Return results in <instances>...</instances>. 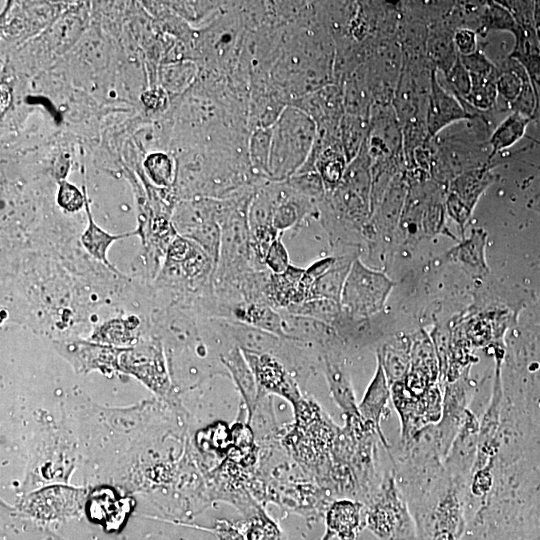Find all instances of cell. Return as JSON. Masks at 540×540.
Instances as JSON below:
<instances>
[{"label": "cell", "mask_w": 540, "mask_h": 540, "mask_svg": "<svg viewBox=\"0 0 540 540\" xmlns=\"http://www.w3.org/2000/svg\"><path fill=\"white\" fill-rule=\"evenodd\" d=\"M468 484L443 470L403 494L414 520L417 540H461L467 526Z\"/></svg>", "instance_id": "6da1fadb"}, {"label": "cell", "mask_w": 540, "mask_h": 540, "mask_svg": "<svg viewBox=\"0 0 540 540\" xmlns=\"http://www.w3.org/2000/svg\"><path fill=\"white\" fill-rule=\"evenodd\" d=\"M317 139V126L303 110L287 105L272 126L269 178L289 180L307 162Z\"/></svg>", "instance_id": "7a4b0ae2"}, {"label": "cell", "mask_w": 540, "mask_h": 540, "mask_svg": "<svg viewBox=\"0 0 540 540\" xmlns=\"http://www.w3.org/2000/svg\"><path fill=\"white\" fill-rule=\"evenodd\" d=\"M365 509L366 526L379 540H417L414 520L394 471L384 474Z\"/></svg>", "instance_id": "3957f363"}, {"label": "cell", "mask_w": 540, "mask_h": 540, "mask_svg": "<svg viewBox=\"0 0 540 540\" xmlns=\"http://www.w3.org/2000/svg\"><path fill=\"white\" fill-rule=\"evenodd\" d=\"M118 371L135 377L163 400L174 401L164 349L158 337H144L134 346L121 348Z\"/></svg>", "instance_id": "277c9868"}, {"label": "cell", "mask_w": 540, "mask_h": 540, "mask_svg": "<svg viewBox=\"0 0 540 540\" xmlns=\"http://www.w3.org/2000/svg\"><path fill=\"white\" fill-rule=\"evenodd\" d=\"M393 286L384 273L369 269L356 258L343 286L341 308L359 316L371 315L383 307Z\"/></svg>", "instance_id": "5b68a950"}, {"label": "cell", "mask_w": 540, "mask_h": 540, "mask_svg": "<svg viewBox=\"0 0 540 540\" xmlns=\"http://www.w3.org/2000/svg\"><path fill=\"white\" fill-rule=\"evenodd\" d=\"M242 352L254 374L260 400L275 394L285 398L293 407L301 401L303 396L297 383L275 357L269 353Z\"/></svg>", "instance_id": "8992f818"}, {"label": "cell", "mask_w": 540, "mask_h": 540, "mask_svg": "<svg viewBox=\"0 0 540 540\" xmlns=\"http://www.w3.org/2000/svg\"><path fill=\"white\" fill-rule=\"evenodd\" d=\"M54 346L77 373L85 374L91 371H100L105 375L119 373L118 358L121 351L119 347L79 338L59 340L54 342Z\"/></svg>", "instance_id": "52a82bcc"}, {"label": "cell", "mask_w": 540, "mask_h": 540, "mask_svg": "<svg viewBox=\"0 0 540 540\" xmlns=\"http://www.w3.org/2000/svg\"><path fill=\"white\" fill-rule=\"evenodd\" d=\"M468 370H465L455 381L446 384L442 398L441 418L434 425L444 458L459 432L469 409L468 403L471 394V383L468 378Z\"/></svg>", "instance_id": "ba28073f"}, {"label": "cell", "mask_w": 540, "mask_h": 540, "mask_svg": "<svg viewBox=\"0 0 540 540\" xmlns=\"http://www.w3.org/2000/svg\"><path fill=\"white\" fill-rule=\"evenodd\" d=\"M470 118H472V114L463 106L457 96L446 91L437 77V71L432 70L425 116L428 138L436 136L454 122Z\"/></svg>", "instance_id": "9c48e42d"}, {"label": "cell", "mask_w": 540, "mask_h": 540, "mask_svg": "<svg viewBox=\"0 0 540 540\" xmlns=\"http://www.w3.org/2000/svg\"><path fill=\"white\" fill-rule=\"evenodd\" d=\"M478 434L479 420L468 409L465 420L443 461L444 467L450 476L467 484H469L477 455Z\"/></svg>", "instance_id": "30bf717a"}, {"label": "cell", "mask_w": 540, "mask_h": 540, "mask_svg": "<svg viewBox=\"0 0 540 540\" xmlns=\"http://www.w3.org/2000/svg\"><path fill=\"white\" fill-rule=\"evenodd\" d=\"M85 492L65 486L42 489L23 502V510L32 516L54 519L69 516L81 507Z\"/></svg>", "instance_id": "8fae6325"}, {"label": "cell", "mask_w": 540, "mask_h": 540, "mask_svg": "<svg viewBox=\"0 0 540 540\" xmlns=\"http://www.w3.org/2000/svg\"><path fill=\"white\" fill-rule=\"evenodd\" d=\"M391 390L385 372L377 359L375 374L367 387L365 394L358 404V411L364 422L371 424L384 447L389 450V444L382 432L381 422L387 418L390 411L388 402Z\"/></svg>", "instance_id": "7c38bea8"}, {"label": "cell", "mask_w": 540, "mask_h": 540, "mask_svg": "<svg viewBox=\"0 0 540 540\" xmlns=\"http://www.w3.org/2000/svg\"><path fill=\"white\" fill-rule=\"evenodd\" d=\"M143 325L135 314H119L109 317L92 328L89 340L119 348L136 345L144 337Z\"/></svg>", "instance_id": "4fadbf2b"}, {"label": "cell", "mask_w": 540, "mask_h": 540, "mask_svg": "<svg viewBox=\"0 0 540 540\" xmlns=\"http://www.w3.org/2000/svg\"><path fill=\"white\" fill-rule=\"evenodd\" d=\"M328 531L339 540H355L366 526L365 504L359 500L341 499L334 501L326 512Z\"/></svg>", "instance_id": "5bb4252c"}, {"label": "cell", "mask_w": 540, "mask_h": 540, "mask_svg": "<svg viewBox=\"0 0 540 540\" xmlns=\"http://www.w3.org/2000/svg\"><path fill=\"white\" fill-rule=\"evenodd\" d=\"M84 208L87 216V226L80 237L83 248L94 260L103 264L110 272L122 276L108 259L109 248L115 241L131 236H138V230L120 234L109 233L95 222L90 209L88 195H86Z\"/></svg>", "instance_id": "9a60e30c"}, {"label": "cell", "mask_w": 540, "mask_h": 540, "mask_svg": "<svg viewBox=\"0 0 540 540\" xmlns=\"http://www.w3.org/2000/svg\"><path fill=\"white\" fill-rule=\"evenodd\" d=\"M221 361L229 370L243 397L248 413V423H250L257 405L260 402L258 388L252 369L246 361L240 347L231 349L226 355L221 357Z\"/></svg>", "instance_id": "2e32d148"}, {"label": "cell", "mask_w": 540, "mask_h": 540, "mask_svg": "<svg viewBox=\"0 0 540 540\" xmlns=\"http://www.w3.org/2000/svg\"><path fill=\"white\" fill-rule=\"evenodd\" d=\"M531 80L525 68L515 59L508 57L504 68H498L496 87L500 96L511 108L526 88L531 86Z\"/></svg>", "instance_id": "e0dca14e"}, {"label": "cell", "mask_w": 540, "mask_h": 540, "mask_svg": "<svg viewBox=\"0 0 540 540\" xmlns=\"http://www.w3.org/2000/svg\"><path fill=\"white\" fill-rule=\"evenodd\" d=\"M325 376L331 394L346 417L360 416L352 384L347 373L329 359L325 360Z\"/></svg>", "instance_id": "ac0fdd59"}, {"label": "cell", "mask_w": 540, "mask_h": 540, "mask_svg": "<svg viewBox=\"0 0 540 540\" xmlns=\"http://www.w3.org/2000/svg\"><path fill=\"white\" fill-rule=\"evenodd\" d=\"M352 262L348 258H335L332 266L314 283L309 300L329 299L340 303L343 286Z\"/></svg>", "instance_id": "d6986e66"}, {"label": "cell", "mask_w": 540, "mask_h": 540, "mask_svg": "<svg viewBox=\"0 0 540 540\" xmlns=\"http://www.w3.org/2000/svg\"><path fill=\"white\" fill-rule=\"evenodd\" d=\"M494 179V174L487 167L472 169L463 172L452 182L450 192L456 194L473 210L480 195Z\"/></svg>", "instance_id": "ffe728a7"}, {"label": "cell", "mask_w": 540, "mask_h": 540, "mask_svg": "<svg viewBox=\"0 0 540 540\" xmlns=\"http://www.w3.org/2000/svg\"><path fill=\"white\" fill-rule=\"evenodd\" d=\"M235 315L245 324L271 333L277 337L290 338L284 329L283 318L269 306L251 303L236 307Z\"/></svg>", "instance_id": "44dd1931"}, {"label": "cell", "mask_w": 540, "mask_h": 540, "mask_svg": "<svg viewBox=\"0 0 540 540\" xmlns=\"http://www.w3.org/2000/svg\"><path fill=\"white\" fill-rule=\"evenodd\" d=\"M411 346L405 341L385 344L377 352L389 385L402 382L410 368Z\"/></svg>", "instance_id": "7402d4cb"}, {"label": "cell", "mask_w": 540, "mask_h": 540, "mask_svg": "<svg viewBox=\"0 0 540 540\" xmlns=\"http://www.w3.org/2000/svg\"><path fill=\"white\" fill-rule=\"evenodd\" d=\"M486 234L482 230H473L469 239L453 248L448 258L461 263L472 274H482L488 269L484 259Z\"/></svg>", "instance_id": "603a6c76"}, {"label": "cell", "mask_w": 540, "mask_h": 540, "mask_svg": "<svg viewBox=\"0 0 540 540\" xmlns=\"http://www.w3.org/2000/svg\"><path fill=\"white\" fill-rule=\"evenodd\" d=\"M305 269L292 264L282 273H272L268 283V295L278 307L294 304L299 282Z\"/></svg>", "instance_id": "cb8c5ba5"}, {"label": "cell", "mask_w": 540, "mask_h": 540, "mask_svg": "<svg viewBox=\"0 0 540 540\" xmlns=\"http://www.w3.org/2000/svg\"><path fill=\"white\" fill-rule=\"evenodd\" d=\"M531 121L530 118L517 112H512L493 131L489 138L491 153L489 158H493L498 152L513 146L525 134L526 128Z\"/></svg>", "instance_id": "d4e9b609"}, {"label": "cell", "mask_w": 540, "mask_h": 540, "mask_svg": "<svg viewBox=\"0 0 540 540\" xmlns=\"http://www.w3.org/2000/svg\"><path fill=\"white\" fill-rule=\"evenodd\" d=\"M497 75L498 71L487 75H470L471 89L464 101L478 110L492 108L498 97Z\"/></svg>", "instance_id": "484cf974"}, {"label": "cell", "mask_w": 540, "mask_h": 540, "mask_svg": "<svg viewBox=\"0 0 540 540\" xmlns=\"http://www.w3.org/2000/svg\"><path fill=\"white\" fill-rule=\"evenodd\" d=\"M272 126L252 131L248 140V159L251 166L260 174L269 177V156Z\"/></svg>", "instance_id": "4316f807"}, {"label": "cell", "mask_w": 540, "mask_h": 540, "mask_svg": "<svg viewBox=\"0 0 540 540\" xmlns=\"http://www.w3.org/2000/svg\"><path fill=\"white\" fill-rule=\"evenodd\" d=\"M340 309V303L329 299H311L287 307L292 315L312 318L323 323L333 320Z\"/></svg>", "instance_id": "83f0119b"}, {"label": "cell", "mask_w": 540, "mask_h": 540, "mask_svg": "<svg viewBox=\"0 0 540 540\" xmlns=\"http://www.w3.org/2000/svg\"><path fill=\"white\" fill-rule=\"evenodd\" d=\"M428 54L437 68L446 75L459 57L453 36L439 33L428 42Z\"/></svg>", "instance_id": "f1b7e54d"}, {"label": "cell", "mask_w": 540, "mask_h": 540, "mask_svg": "<svg viewBox=\"0 0 540 540\" xmlns=\"http://www.w3.org/2000/svg\"><path fill=\"white\" fill-rule=\"evenodd\" d=\"M144 169L150 181L161 188L170 187L175 171L172 159L163 152L150 153L144 160Z\"/></svg>", "instance_id": "f546056e"}, {"label": "cell", "mask_w": 540, "mask_h": 540, "mask_svg": "<svg viewBox=\"0 0 540 540\" xmlns=\"http://www.w3.org/2000/svg\"><path fill=\"white\" fill-rule=\"evenodd\" d=\"M482 29L489 31H505L512 35L518 29L517 23L510 11L499 1L488 2L486 12L483 17Z\"/></svg>", "instance_id": "4dcf8cb0"}, {"label": "cell", "mask_w": 540, "mask_h": 540, "mask_svg": "<svg viewBox=\"0 0 540 540\" xmlns=\"http://www.w3.org/2000/svg\"><path fill=\"white\" fill-rule=\"evenodd\" d=\"M305 199L292 198V195L280 201L274 209L272 225L279 231L289 229L296 224L302 217V211L306 208L301 207L300 203Z\"/></svg>", "instance_id": "1f68e13d"}, {"label": "cell", "mask_w": 540, "mask_h": 540, "mask_svg": "<svg viewBox=\"0 0 540 540\" xmlns=\"http://www.w3.org/2000/svg\"><path fill=\"white\" fill-rule=\"evenodd\" d=\"M245 540H282V533L277 524L259 510L247 523Z\"/></svg>", "instance_id": "d6a6232c"}, {"label": "cell", "mask_w": 540, "mask_h": 540, "mask_svg": "<svg viewBox=\"0 0 540 540\" xmlns=\"http://www.w3.org/2000/svg\"><path fill=\"white\" fill-rule=\"evenodd\" d=\"M86 186L82 190L67 180L58 183L56 201L61 209L69 213L80 211L86 200Z\"/></svg>", "instance_id": "836d02e7"}, {"label": "cell", "mask_w": 540, "mask_h": 540, "mask_svg": "<svg viewBox=\"0 0 540 540\" xmlns=\"http://www.w3.org/2000/svg\"><path fill=\"white\" fill-rule=\"evenodd\" d=\"M445 77L459 99H464L468 95L471 89V77L462 64L460 57H458Z\"/></svg>", "instance_id": "e575fe53"}, {"label": "cell", "mask_w": 540, "mask_h": 540, "mask_svg": "<svg viewBox=\"0 0 540 540\" xmlns=\"http://www.w3.org/2000/svg\"><path fill=\"white\" fill-rule=\"evenodd\" d=\"M264 263L274 274L282 273L290 266L289 255L281 240V234L270 246Z\"/></svg>", "instance_id": "d590c367"}, {"label": "cell", "mask_w": 540, "mask_h": 540, "mask_svg": "<svg viewBox=\"0 0 540 540\" xmlns=\"http://www.w3.org/2000/svg\"><path fill=\"white\" fill-rule=\"evenodd\" d=\"M459 57L470 75H487L498 71L495 64L479 50L467 56L459 55Z\"/></svg>", "instance_id": "8d00e7d4"}, {"label": "cell", "mask_w": 540, "mask_h": 540, "mask_svg": "<svg viewBox=\"0 0 540 540\" xmlns=\"http://www.w3.org/2000/svg\"><path fill=\"white\" fill-rule=\"evenodd\" d=\"M453 41L460 56H467L478 50L477 33L472 29L460 28L456 30Z\"/></svg>", "instance_id": "74e56055"}, {"label": "cell", "mask_w": 540, "mask_h": 540, "mask_svg": "<svg viewBox=\"0 0 540 540\" xmlns=\"http://www.w3.org/2000/svg\"><path fill=\"white\" fill-rule=\"evenodd\" d=\"M448 214L463 227L472 210L454 193L450 192L446 201Z\"/></svg>", "instance_id": "f35d334b"}, {"label": "cell", "mask_w": 540, "mask_h": 540, "mask_svg": "<svg viewBox=\"0 0 540 540\" xmlns=\"http://www.w3.org/2000/svg\"><path fill=\"white\" fill-rule=\"evenodd\" d=\"M165 101H166V95L159 88L147 90L142 95V102L149 109L161 108L165 104Z\"/></svg>", "instance_id": "ab89813d"}, {"label": "cell", "mask_w": 540, "mask_h": 540, "mask_svg": "<svg viewBox=\"0 0 540 540\" xmlns=\"http://www.w3.org/2000/svg\"><path fill=\"white\" fill-rule=\"evenodd\" d=\"M526 72L531 80L532 86L537 100L536 117L540 116V61L526 69Z\"/></svg>", "instance_id": "60d3db41"}, {"label": "cell", "mask_w": 540, "mask_h": 540, "mask_svg": "<svg viewBox=\"0 0 540 540\" xmlns=\"http://www.w3.org/2000/svg\"><path fill=\"white\" fill-rule=\"evenodd\" d=\"M70 168L69 155H60L54 162L53 175L57 182L66 180Z\"/></svg>", "instance_id": "b9f144b4"}, {"label": "cell", "mask_w": 540, "mask_h": 540, "mask_svg": "<svg viewBox=\"0 0 540 540\" xmlns=\"http://www.w3.org/2000/svg\"><path fill=\"white\" fill-rule=\"evenodd\" d=\"M533 18L535 33L540 44V0L534 1Z\"/></svg>", "instance_id": "7bdbcfd3"}, {"label": "cell", "mask_w": 540, "mask_h": 540, "mask_svg": "<svg viewBox=\"0 0 540 540\" xmlns=\"http://www.w3.org/2000/svg\"><path fill=\"white\" fill-rule=\"evenodd\" d=\"M11 95L7 86H1V110L7 109L10 103Z\"/></svg>", "instance_id": "ee69618b"}, {"label": "cell", "mask_w": 540, "mask_h": 540, "mask_svg": "<svg viewBox=\"0 0 540 540\" xmlns=\"http://www.w3.org/2000/svg\"><path fill=\"white\" fill-rule=\"evenodd\" d=\"M333 537L332 533L328 530H326L324 536L322 537L321 540H331V538Z\"/></svg>", "instance_id": "f6af8a7d"}]
</instances>
